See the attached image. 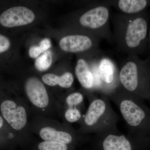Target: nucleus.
Returning <instances> with one entry per match:
<instances>
[{
	"instance_id": "f257e3e1",
	"label": "nucleus",
	"mask_w": 150,
	"mask_h": 150,
	"mask_svg": "<svg viewBox=\"0 0 150 150\" xmlns=\"http://www.w3.org/2000/svg\"><path fill=\"white\" fill-rule=\"evenodd\" d=\"M110 20L118 52L139 56L148 53L150 15L147 10L132 15L115 13Z\"/></svg>"
},
{
	"instance_id": "f03ea898",
	"label": "nucleus",
	"mask_w": 150,
	"mask_h": 150,
	"mask_svg": "<svg viewBox=\"0 0 150 150\" xmlns=\"http://www.w3.org/2000/svg\"><path fill=\"white\" fill-rule=\"evenodd\" d=\"M108 97L118 108L128 132L150 137V108L145 100L120 86Z\"/></svg>"
},
{
	"instance_id": "7ed1b4c3",
	"label": "nucleus",
	"mask_w": 150,
	"mask_h": 150,
	"mask_svg": "<svg viewBox=\"0 0 150 150\" xmlns=\"http://www.w3.org/2000/svg\"><path fill=\"white\" fill-rule=\"evenodd\" d=\"M89 100L87 109L78 123L79 133L91 135L117 128L119 116L106 95L91 93L86 95Z\"/></svg>"
},
{
	"instance_id": "20e7f679",
	"label": "nucleus",
	"mask_w": 150,
	"mask_h": 150,
	"mask_svg": "<svg viewBox=\"0 0 150 150\" xmlns=\"http://www.w3.org/2000/svg\"><path fill=\"white\" fill-rule=\"evenodd\" d=\"M119 84L125 90L150 101V58L129 55L119 69Z\"/></svg>"
},
{
	"instance_id": "39448f33",
	"label": "nucleus",
	"mask_w": 150,
	"mask_h": 150,
	"mask_svg": "<svg viewBox=\"0 0 150 150\" xmlns=\"http://www.w3.org/2000/svg\"><path fill=\"white\" fill-rule=\"evenodd\" d=\"M29 130L33 135L39 137L42 141L59 142L74 146L90 142L92 137L79 133L72 124L46 116L31 117Z\"/></svg>"
},
{
	"instance_id": "423d86ee",
	"label": "nucleus",
	"mask_w": 150,
	"mask_h": 150,
	"mask_svg": "<svg viewBox=\"0 0 150 150\" xmlns=\"http://www.w3.org/2000/svg\"><path fill=\"white\" fill-rule=\"evenodd\" d=\"M22 89V98L29 108L31 117H59L56 98L50 93L41 79L34 76L27 77L23 83Z\"/></svg>"
},
{
	"instance_id": "0eeeda50",
	"label": "nucleus",
	"mask_w": 150,
	"mask_h": 150,
	"mask_svg": "<svg viewBox=\"0 0 150 150\" xmlns=\"http://www.w3.org/2000/svg\"><path fill=\"white\" fill-rule=\"evenodd\" d=\"M90 142L93 150H150V137L128 132L118 127L93 134Z\"/></svg>"
},
{
	"instance_id": "6e6552de",
	"label": "nucleus",
	"mask_w": 150,
	"mask_h": 150,
	"mask_svg": "<svg viewBox=\"0 0 150 150\" xmlns=\"http://www.w3.org/2000/svg\"><path fill=\"white\" fill-rule=\"evenodd\" d=\"M83 92L71 91L56 98V108L59 118L69 124L79 123L85 112Z\"/></svg>"
},
{
	"instance_id": "1a4fd4ad",
	"label": "nucleus",
	"mask_w": 150,
	"mask_h": 150,
	"mask_svg": "<svg viewBox=\"0 0 150 150\" xmlns=\"http://www.w3.org/2000/svg\"><path fill=\"white\" fill-rule=\"evenodd\" d=\"M96 72L99 94L108 97L120 86L119 69L115 61L103 53L98 59Z\"/></svg>"
},
{
	"instance_id": "9d476101",
	"label": "nucleus",
	"mask_w": 150,
	"mask_h": 150,
	"mask_svg": "<svg viewBox=\"0 0 150 150\" xmlns=\"http://www.w3.org/2000/svg\"><path fill=\"white\" fill-rule=\"evenodd\" d=\"M103 52L100 49L87 53V58H79L77 61L74 74L83 89L85 95L96 93V65L98 58Z\"/></svg>"
},
{
	"instance_id": "9b49d317",
	"label": "nucleus",
	"mask_w": 150,
	"mask_h": 150,
	"mask_svg": "<svg viewBox=\"0 0 150 150\" xmlns=\"http://www.w3.org/2000/svg\"><path fill=\"white\" fill-rule=\"evenodd\" d=\"M101 39L90 33H73L64 36L59 41L62 51L67 53H86L99 49Z\"/></svg>"
},
{
	"instance_id": "f8f14e48",
	"label": "nucleus",
	"mask_w": 150,
	"mask_h": 150,
	"mask_svg": "<svg viewBox=\"0 0 150 150\" xmlns=\"http://www.w3.org/2000/svg\"><path fill=\"white\" fill-rule=\"evenodd\" d=\"M35 18V14L30 9L23 6L14 7L1 14L0 23L4 27H17L30 24Z\"/></svg>"
},
{
	"instance_id": "ddd939ff",
	"label": "nucleus",
	"mask_w": 150,
	"mask_h": 150,
	"mask_svg": "<svg viewBox=\"0 0 150 150\" xmlns=\"http://www.w3.org/2000/svg\"><path fill=\"white\" fill-rule=\"evenodd\" d=\"M104 1L110 7L116 9L118 13L128 15L141 13L150 6V0H109Z\"/></svg>"
},
{
	"instance_id": "4468645a",
	"label": "nucleus",
	"mask_w": 150,
	"mask_h": 150,
	"mask_svg": "<svg viewBox=\"0 0 150 150\" xmlns=\"http://www.w3.org/2000/svg\"><path fill=\"white\" fill-rule=\"evenodd\" d=\"M74 75L71 71H66L60 75L47 73L43 75L41 80L46 85L50 87L58 86L62 89L69 90L74 81Z\"/></svg>"
},
{
	"instance_id": "2eb2a0df",
	"label": "nucleus",
	"mask_w": 150,
	"mask_h": 150,
	"mask_svg": "<svg viewBox=\"0 0 150 150\" xmlns=\"http://www.w3.org/2000/svg\"><path fill=\"white\" fill-rule=\"evenodd\" d=\"M52 62V52L51 50H47L35 59V68L39 71H45L48 70L51 67Z\"/></svg>"
},
{
	"instance_id": "dca6fc26",
	"label": "nucleus",
	"mask_w": 150,
	"mask_h": 150,
	"mask_svg": "<svg viewBox=\"0 0 150 150\" xmlns=\"http://www.w3.org/2000/svg\"><path fill=\"white\" fill-rule=\"evenodd\" d=\"M74 146L54 142L42 141L37 144L38 150H73Z\"/></svg>"
},
{
	"instance_id": "f3484780",
	"label": "nucleus",
	"mask_w": 150,
	"mask_h": 150,
	"mask_svg": "<svg viewBox=\"0 0 150 150\" xmlns=\"http://www.w3.org/2000/svg\"><path fill=\"white\" fill-rule=\"evenodd\" d=\"M51 46V41L48 38H45L40 41L39 46H30L28 54L32 59H36L41 54L48 50Z\"/></svg>"
},
{
	"instance_id": "a211bd4d",
	"label": "nucleus",
	"mask_w": 150,
	"mask_h": 150,
	"mask_svg": "<svg viewBox=\"0 0 150 150\" xmlns=\"http://www.w3.org/2000/svg\"><path fill=\"white\" fill-rule=\"evenodd\" d=\"M10 46V41L8 38L0 34V54L7 51Z\"/></svg>"
},
{
	"instance_id": "6ab92c4d",
	"label": "nucleus",
	"mask_w": 150,
	"mask_h": 150,
	"mask_svg": "<svg viewBox=\"0 0 150 150\" xmlns=\"http://www.w3.org/2000/svg\"><path fill=\"white\" fill-rule=\"evenodd\" d=\"M148 53H149L150 58V28L149 29V35H148Z\"/></svg>"
},
{
	"instance_id": "aec40b11",
	"label": "nucleus",
	"mask_w": 150,
	"mask_h": 150,
	"mask_svg": "<svg viewBox=\"0 0 150 150\" xmlns=\"http://www.w3.org/2000/svg\"><path fill=\"white\" fill-rule=\"evenodd\" d=\"M6 121H5L4 119L3 118L1 115H0V130L4 126L5 123Z\"/></svg>"
},
{
	"instance_id": "412c9836",
	"label": "nucleus",
	"mask_w": 150,
	"mask_h": 150,
	"mask_svg": "<svg viewBox=\"0 0 150 150\" xmlns=\"http://www.w3.org/2000/svg\"></svg>"
}]
</instances>
